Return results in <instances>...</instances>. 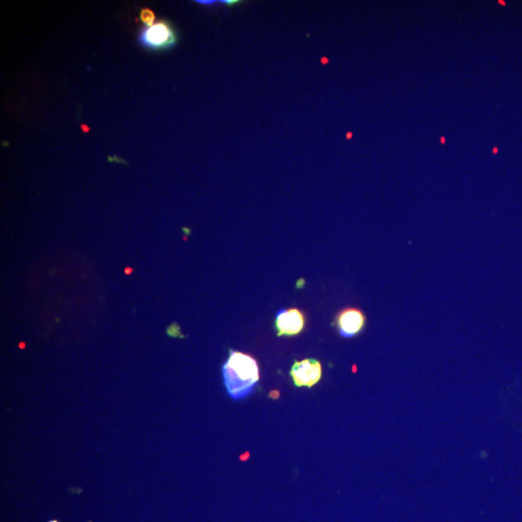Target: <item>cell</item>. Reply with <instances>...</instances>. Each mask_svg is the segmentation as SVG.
I'll use <instances>...</instances> for the list:
<instances>
[{
    "label": "cell",
    "instance_id": "6da1fadb",
    "mask_svg": "<svg viewBox=\"0 0 522 522\" xmlns=\"http://www.w3.org/2000/svg\"><path fill=\"white\" fill-rule=\"evenodd\" d=\"M224 385L233 399L247 398L259 381V369L256 360L248 354L231 351L223 367Z\"/></svg>",
    "mask_w": 522,
    "mask_h": 522
},
{
    "label": "cell",
    "instance_id": "7a4b0ae2",
    "mask_svg": "<svg viewBox=\"0 0 522 522\" xmlns=\"http://www.w3.org/2000/svg\"><path fill=\"white\" fill-rule=\"evenodd\" d=\"M141 44L152 49H164L174 46L176 42V33L167 22L161 21L141 31Z\"/></svg>",
    "mask_w": 522,
    "mask_h": 522
},
{
    "label": "cell",
    "instance_id": "3957f363",
    "mask_svg": "<svg viewBox=\"0 0 522 522\" xmlns=\"http://www.w3.org/2000/svg\"><path fill=\"white\" fill-rule=\"evenodd\" d=\"M291 376L297 387H312L318 383L322 376L321 362L316 359L296 361L291 369Z\"/></svg>",
    "mask_w": 522,
    "mask_h": 522
},
{
    "label": "cell",
    "instance_id": "277c9868",
    "mask_svg": "<svg viewBox=\"0 0 522 522\" xmlns=\"http://www.w3.org/2000/svg\"><path fill=\"white\" fill-rule=\"evenodd\" d=\"M366 321V316L361 309L346 308L337 316L336 326L343 338L351 339L363 331Z\"/></svg>",
    "mask_w": 522,
    "mask_h": 522
},
{
    "label": "cell",
    "instance_id": "5b68a950",
    "mask_svg": "<svg viewBox=\"0 0 522 522\" xmlns=\"http://www.w3.org/2000/svg\"><path fill=\"white\" fill-rule=\"evenodd\" d=\"M278 337L296 336L305 327V316L298 309H282L277 314L275 321Z\"/></svg>",
    "mask_w": 522,
    "mask_h": 522
},
{
    "label": "cell",
    "instance_id": "8992f818",
    "mask_svg": "<svg viewBox=\"0 0 522 522\" xmlns=\"http://www.w3.org/2000/svg\"><path fill=\"white\" fill-rule=\"evenodd\" d=\"M141 20L146 27L154 26L155 15L150 9H142L141 13Z\"/></svg>",
    "mask_w": 522,
    "mask_h": 522
},
{
    "label": "cell",
    "instance_id": "52a82bcc",
    "mask_svg": "<svg viewBox=\"0 0 522 522\" xmlns=\"http://www.w3.org/2000/svg\"><path fill=\"white\" fill-rule=\"evenodd\" d=\"M82 130H84V132H89V127L84 126V125H82Z\"/></svg>",
    "mask_w": 522,
    "mask_h": 522
},
{
    "label": "cell",
    "instance_id": "ba28073f",
    "mask_svg": "<svg viewBox=\"0 0 522 522\" xmlns=\"http://www.w3.org/2000/svg\"><path fill=\"white\" fill-rule=\"evenodd\" d=\"M49 522H59V521H49Z\"/></svg>",
    "mask_w": 522,
    "mask_h": 522
}]
</instances>
